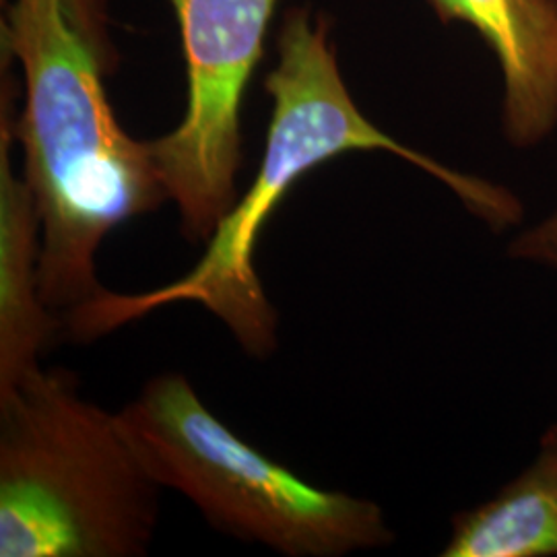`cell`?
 <instances>
[{
  "label": "cell",
  "instance_id": "obj_1",
  "mask_svg": "<svg viewBox=\"0 0 557 557\" xmlns=\"http://www.w3.org/2000/svg\"><path fill=\"white\" fill-rule=\"evenodd\" d=\"M277 48V66L264 79L273 114L259 174L207 239L205 255L184 277L158 289H101L62 319L71 337L91 341L165 306L199 304L230 329L248 356H271L277 347V312L255 264L262 227L304 174L345 153L384 151L413 163L494 230L520 221L522 205L510 190L432 160L366 119L341 75L326 17L294 9L281 25Z\"/></svg>",
  "mask_w": 557,
  "mask_h": 557
},
{
  "label": "cell",
  "instance_id": "obj_2",
  "mask_svg": "<svg viewBox=\"0 0 557 557\" xmlns=\"http://www.w3.org/2000/svg\"><path fill=\"white\" fill-rule=\"evenodd\" d=\"M96 17L91 0H15L2 21L25 77L13 133L40 215L41 298L62 317L103 289V238L168 199L149 140L133 139L108 100Z\"/></svg>",
  "mask_w": 557,
  "mask_h": 557
},
{
  "label": "cell",
  "instance_id": "obj_3",
  "mask_svg": "<svg viewBox=\"0 0 557 557\" xmlns=\"http://www.w3.org/2000/svg\"><path fill=\"white\" fill-rule=\"evenodd\" d=\"M160 490L71 372L40 366L0 395V556H145Z\"/></svg>",
  "mask_w": 557,
  "mask_h": 557
},
{
  "label": "cell",
  "instance_id": "obj_4",
  "mask_svg": "<svg viewBox=\"0 0 557 557\" xmlns=\"http://www.w3.org/2000/svg\"><path fill=\"white\" fill-rule=\"evenodd\" d=\"M116 418L161 490L190 499L225 535L289 557H341L393 541L374 502L319 490L264 457L182 374L149 380Z\"/></svg>",
  "mask_w": 557,
  "mask_h": 557
},
{
  "label": "cell",
  "instance_id": "obj_5",
  "mask_svg": "<svg viewBox=\"0 0 557 557\" xmlns=\"http://www.w3.org/2000/svg\"><path fill=\"white\" fill-rule=\"evenodd\" d=\"M178 17L188 100L178 126L149 140L182 234L207 242L238 200L242 103L278 0H170Z\"/></svg>",
  "mask_w": 557,
  "mask_h": 557
},
{
  "label": "cell",
  "instance_id": "obj_6",
  "mask_svg": "<svg viewBox=\"0 0 557 557\" xmlns=\"http://www.w3.org/2000/svg\"><path fill=\"white\" fill-rule=\"evenodd\" d=\"M440 20L471 25L498 59L504 135L533 147L557 126V0H430Z\"/></svg>",
  "mask_w": 557,
  "mask_h": 557
},
{
  "label": "cell",
  "instance_id": "obj_7",
  "mask_svg": "<svg viewBox=\"0 0 557 557\" xmlns=\"http://www.w3.org/2000/svg\"><path fill=\"white\" fill-rule=\"evenodd\" d=\"M13 122H0V395L40 368L60 320L41 298L40 215L11 161Z\"/></svg>",
  "mask_w": 557,
  "mask_h": 557
},
{
  "label": "cell",
  "instance_id": "obj_8",
  "mask_svg": "<svg viewBox=\"0 0 557 557\" xmlns=\"http://www.w3.org/2000/svg\"><path fill=\"white\" fill-rule=\"evenodd\" d=\"M444 557L557 556V425L535 462L496 498L457 515Z\"/></svg>",
  "mask_w": 557,
  "mask_h": 557
}]
</instances>
